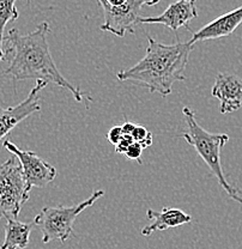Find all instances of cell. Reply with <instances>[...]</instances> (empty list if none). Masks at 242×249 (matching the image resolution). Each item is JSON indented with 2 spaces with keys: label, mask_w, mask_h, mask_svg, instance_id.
Returning a JSON list of instances; mask_svg holds the SVG:
<instances>
[{
  "label": "cell",
  "mask_w": 242,
  "mask_h": 249,
  "mask_svg": "<svg viewBox=\"0 0 242 249\" xmlns=\"http://www.w3.org/2000/svg\"><path fill=\"white\" fill-rule=\"evenodd\" d=\"M182 114H184L185 121H186L187 131L184 132L181 137L186 140L187 144L196 149L197 154L206 163V165L210 168L211 173L217 178L218 183L224 189L225 193L233 200L242 204V191L228 182L222 167V162H221V151L229 142V136L227 133H210V132L205 131L198 124L196 113L189 107L182 109Z\"/></svg>",
  "instance_id": "3957f363"
},
{
  "label": "cell",
  "mask_w": 242,
  "mask_h": 249,
  "mask_svg": "<svg viewBox=\"0 0 242 249\" xmlns=\"http://www.w3.org/2000/svg\"><path fill=\"white\" fill-rule=\"evenodd\" d=\"M142 152H143V147L139 142H133L131 145L129 146L127 151L125 152V156H126L129 160H138V163H142Z\"/></svg>",
  "instance_id": "2e32d148"
},
{
  "label": "cell",
  "mask_w": 242,
  "mask_h": 249,
  "mask_svg": "<svg viewBox=\"0 0 242 249\" xmlns=\"http://www.w3.org/2000/svg\"><path fill=\"white\" fill-rule=\"evenodd\" d=\"M34 222L20 223L17 219H7L5 238L0 249H25L29 246L30 232Z\"/></svg>",
  "instance_id": "4fadbf2b"
},
{
  "label": "cell",
  "mask_w": 242,
  "mask_h": 249,
  "mask_svg": "<svg viewBox=\"0 0 242 249\" xmlns=\"http://www.w3.org/2000/svg\"><path fill=\"white\" fill-rule=\"evenodd\" d=\"M31 189L23 176L18 158L11 157L0 165V219H17Z\"/></svg>",
  "instance_id": "5b68a950"
},
{
  "label": "cell",
  "mask_w": 242,
  "mask_h": 249,
  "mask_svg": "<svg viewBox=\"0 0 242 249\" xmlns=\"http://www.w3.org/2000/svg\"><path fill=\"white\" fill-rule=\"evenodd\" d=\"M133 142L134 140H133V138H132V136H130V134H124V137H122L120 142L115 145V151L118 152V154L125 155V152L127 151L129 146Z\"/></svg>",
  "instance_id": "ac0fdd59"
},
{
  "label": "cell",
  "mask_w": 242,
  "mask_h": 249,
  "mask_svg": "<svg viewBox=\"0 0 242 249\" xmlns=\"http://www.w3.org/2000/svg\"><path fill=\"white\" fill-rule=\"evenodd\" d=\"M212 96L220 100L221 114H229L242 107V78L230 73H218Z\"/></svg>",
  "instance_id": "30bf717a"
},
{
  "label": "cell",
  "mask_w": 242,
  "mask_h": 249,
  "mask_svg": "<svg viewBox=\"0 0 242 249\" xmlns=\"http://www.w3.org/2000/svg\"><path fill=\"white\" fill-rule=\"evenodd\" d=\"M47 84L48 83L45 80H36L35 87L19 105L7 108L0 105V140L4 139L18 124L25 120L28 116L41 110L40 92L45 89Z\"/></svg>",
  "instance_id": "ba28073f"
},
{
  "label": "cell",
  "mask_w": 242,
  "mask_h": 249,
  "mask_svg": "<svg viewBox=\"0 0 242 249\" xmlns=\"http://www.w3.org/2000/svg\"><path fill=\"white\" fill-rule=\"evenodd\" d=\"M122 137H124V132H122L121 126H114L109 129L108 134H107V138H108V142L111 144L116 145L119 142H120Z\"/></svg>",
  "instance_id": "e0dca14e"
},
{
  "label": "cell",
  "mask_w": 242,
  "mask_h": 249,
  "mask_svg": "<svg viewBox=\"0 0 242 249\" xmlns=\"http://www.w3.org/2000/svg\"><path fill=\"white\" fill-rule=\"evenodd\" d=\"M148 43L144 58L134 66L118 72L116 78L120 82L130 80L166 97L173 91L174 83L186 80L185 70L194 46L189 42L163 45L150 36Z\"/></svg>",
  "instance_id": "7a4b0ae2"
},
{
  "label": "cell",
  "mask_w": 242,
  "mask_h": 249,
  "mask_svg": "<svg viewBox=\"0 0 242 249\" xmlns=\"http://www.w3.org/2000/svg\"><path fill=\"white\" fill-rule=\"evenodd\" d=\"M132 138L134 142H139L142 145L143 149L145 147H149L152 145V134L145 128L144 126H140V124H136L133 132H132Z\"/></svg>",
  "instance_id": "9a60e30c"
},
{
  "label": "cell",
  "mask_w": 242,
  "mask_h": 249,
  "mask_svg": "<svg viewBox=\"0 0 242 249\" xmlns=\"http://www.w3.org/2000/svg\"><path fill=\"white\" fill-rule=\"evenodd\" d=\"M242 23V6L234 9L227 14L215 18L206 25L200 28L199 30L193 33L191 40L188 41L191 45H196L200 41L216 40V38L225 37L231 35L236 28Z\"/></svg>",
  "instance_id": "8fae6325"
},
{
  "label": "cell",
  "mask_w": 242,
  "mask_h": 249,
  "mask_svg": "<svg viewBox=\"0 0 242 249\" xmlns=\"http://www.w3.org/2000/svg\"><path fill=\"white\" fill-rule=\"evenodd\" d=\"M198 17L197 0H178L166 9L157 17H140L142 24H163L170 30L176 31L180 28L189 30V22Z\"/></svg>",
  "instance_id": "9c48e42d"
},
{
  "label": "cell",
  "mask_w": 242,
  "mask_h": 249,
  "mask_svg": "<svg viewBox=\"0 0 242 249\" xmlns=\"http://www.w3.org/2000/svg\"><path fill=\"white\" fill-rule=\"evenodd\" d=\"M107 1H108L111 5L118 6V5H121V4H124V2H126L127 0H107Z\"/></svg>",
  "instance_id": "ffe728a7"
},
{
  "label": "cell",
  "mask_w": 242,
  "mask_h": 249,
  "mask_svg": "<svg viewBox=\"0 0 242 249\" xmlns=\"http://www.w3.org/2000/svg\"><path fill=\"white\" fill-rule=\"evenodd\" d=\"M103 12L105 22L101 25L102 31H108L118 37H125L127 33L134 34V28L139 24V12L144 5L152 6L160 0H127L124 4L114 6L107 0H97Z\"/></svg>",
  "instance_id": "8992f818"
},
{
  "label": "cell",
  "mask_w": 242,
  "mask_h": 249,
  "mask_svg": "<svg viewBox=\"0 0 242 249\" xmlns=\"http://www.w3.org/2000/svg\"><path fill=\"white\" fill-rule=\"evenodd\" d=\"M17 0H0V61L5 59L4 30L7 23L18 19L19 14L16 7Z\"/></svg>",
  "instance_id": "5bb4252c"
},
{
  "label": "cell",
  "mask_w": 242,
  "mask_h": 249,
  "mask_svg": "<svg viewBox=\"0 0 242 249\" xmlns=\"http://www.w3.org/2000/svg\"><path fill=\"white\" fill-rule=\"evenodd\" d=\"M105 196V191H95L88 199L74 206L43 207L40 213L33 220L34 225L42 232V242L60 241L64 243L74 233V224L77 217L88 207L93 206L97 199Z\"/></svg>",
  "instance_id": "277c9868"
},
{
  "label": "cell",
  "mask_w": 242,
  "mask_h": 249,
  "mask_svg": "<svg viewBox=\"0 0 242 249\" xmlns=\"http://www.w3.org/2000/svg\"><path fill=\"white\" fill-rule=\"evenodd\" d=\"M147 217L151 219L152 223L145 225L140 230L143 236H150L155 231H163L169 228L180 227V225L188 224L192 222L191 214L175 207H163L162 211L149 209L147 211Z\"/></svg>",
  "instance_id": "7c38bea8"
},
{
  "label": "cell",
  "mask_w": 242,
  "mask_h": 249,
  "mask_svg": "<svg viewBox=\"0 0 242 249\" xmlns=\"http://www.w3.org/2000/svg\"><path fill=\"white\" fill-rule=\"evenodd\" d=\"M4 147L18 158L20 165H22L24 180L30 189L34 187L43 188L56 178V168L43 160L41 157H38L35 152L20 150L11 140L7 139L4 142Z\"/></svg>",
  "instance_id": "52a82bcc"
},
{
  "label": "cell",
  "mask_w": 242,
  "mask_h": 249,
  "mask_svg": "<svg viewBox=\"0 0 242 249\" xmlns=\"http://www.w3.org/2000/svg\"><path fill=\"white\" fill-rule=\"evenodd\" d=\"M48 33L47 22L40 23L27 35H22L17 29H10L4 40L6 41L5 56L11 55V60L4 74L15 80L35 79L53 83L69 90L77 102H82L83 92L62 76L54 62L47 40Z\"/></svg>",
  "instance_id": "6da1fadb"
},
{
  "label": "cell",
  "mask_w": 242,
  "mask_h": 249,
  "mask_svg": "<svg viewBox=\"0 0 242 249\" xmlns=\"http://www.w3.org/2000/svg\"><path fill=\"white\" fill-rule=\"evenodd\" d=\"M28 1H30V0H28Z\"/></svg>",
  "instance_id": "44dd1931"
},
{
  "label": "cell",
  "mask_w": 242,
  "mask_h": 249,
  "mask_svg": "<svg viewBox=\"0 0 242 249\" xmlns=\"http://www.w3.org/2000/svg\"><path fill=\"white\" fill-rule=\"evenodd\" d=\"M134 127H136V124L133 123H125L124 124H121V128H122V132H124V134H130V136H131L132 132H133Z\"/></svg>",
  "instance_id": "d6986e66"
}]
</instances>
